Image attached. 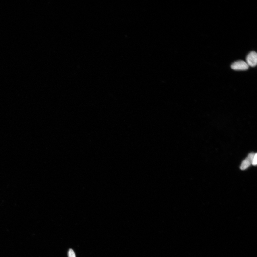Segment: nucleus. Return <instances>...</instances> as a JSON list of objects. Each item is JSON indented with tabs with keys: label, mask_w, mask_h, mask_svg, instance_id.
I'll use <instances>...</instances> for the list:
<instances>
[{
	"label": "nucleus",
	"mask_w": 257,
	"mask_h": 257,
	"mask_svg": "<svg viewBox=\"0 0 257 257\" xmlns=\"http://www.w3.org/2000/svg\"><path fill=\"white\" fill-rule=\"evenodd\" d=\"M246 63L249 67H256L257 64V54L256 52H250L246 57Z\"/></svg>",
	"instance_id": "2"
},
{
	"label": "nucleus",
	"mask_w": 257,
	"mask_h": 257,
	"mask_svg": "<svg viewBox=\"0 0 257 257\" xmlns=\"http://www.w3.org/2000/svg\"><path fill=\"white\" fill-rule=\"evenodd\" d=\"M231 67L234 70L244 71L248 70L249 68V66L245 62L240 60L234 62L231 64Z\"/></svg>",
	"instance_id": "1"
},
{
	"label": "nucleus",
	"mask_w": 257,
	"mask_h": 257,
	"mask_svg": "<svg viewBox=\"0 0 257 257\" xmlns=\"http://www.w3.org/2000/svg\"><path fill=\"white\" fill-rule=\"evenodd\" d=\"M255 155V153H250L248 154V157L242 161L240 167V169L245 170L249 167L252 164V160Z\"/></svg>",
	"instance_id": "3"
},
{
	"label": "nucleus",
	"mask_w": 257,
	"mask_h": 257,
	"mask_svg": "<svg viewBox=\"0 0 257 257\" xmlns=\"http://www.w3.org/2000/svg\"><path fill=\"white\" fill-rule=\"evenodd\" d=\"M68 257H76L75 254L73 250L72 249H70L68 252Z\"/></svg>",
	"instance_id": "4"
},
{
	"label": "nucleus",
	"mask_w": 257,
	"mask_h": 257,
	"mask_svg": "<svg viewBox=\"0 0 257 257\" xmlns=\"http://www.w3.org/2000/svg\"><path fill=\"white\" fill-rule=\"evenodd\" d=\"M257 164V154H255L253 159L252 164L254 166H256Z\"/></svg>",
	"instance_id": "5"
}]
</instances>
